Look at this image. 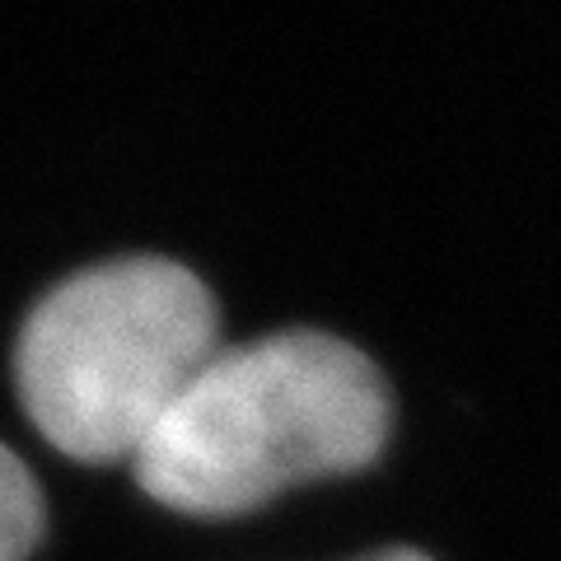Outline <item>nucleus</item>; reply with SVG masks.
Masks as SVG:
<instances>
[{"mask_svg": "<svg viewBox=\"0 0 561 561\" xmlns=\"http://www.w3.org/2000/svg\"><path fill=\"white\" fill-rule=\"evenodd\" d=\"M43 538V496L33 472L0 445V561H24Z\"/></svg>", "mask_w": 561, "mask_h": 561, "instance_id": "3", "label": "nucleus"}, {"mask_svg": "<svg viewBox=\"0 0 561 561\" xmlns=\"http://www.w3.org/2000/svg\"><path fill=\"white\" fill-rule=\"evenodd\" d=\"M225 346L197 272L169 257H117L38 300L14 346L28 421L70 459H136L192 375Z\"/></svg>", "mask_w": 561, "mask_h": 561, "instance_id": "2", "label": "nucleus"}, {"mask_svg": "<svg viewBox=\"0 0 561 561\" xmlns=\"http://www.w3.org/2000/svg\"><path fill=\"white\" fill-rule=\"evenodd\" d=\"M389 426L393 398L379 365L342 337L290 328L220 346L131 468L169 511L230 519L300 482L375 463Z\"/></svg>", "mask_w": 561, "mask_h": 561, "instance_id": "1", "label": "nucleus"}, {"mask_svg": "<svg viewBox=\"0 0 561 561\" xmlns=\"http://www.w3.org/2000/svg\"><path fill=\"white\" fill-rule=\"evenodd\" d=\"M360 561H431V557L412 552V548H389V552H375V557H360Z\"/></svg>", "mask_w": 561, "mask_h": 561, "instance_id": "4", "label": "nucleus"}]
</instances>
